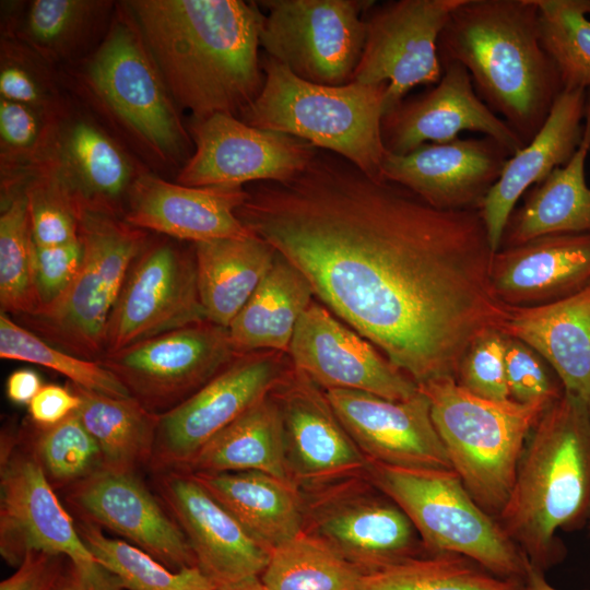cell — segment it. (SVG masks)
<instances>
[{
	"label": "cell",
	"instance_id": "1",
	"mask_svg": "<svg viewBox=\"0 0 590 590\" xmlns=\"http://www.w3.org/2000/svg\"><path fill=\"white\" fill-rule=\"evenodd\" d=\"M236 215L417 386L457 380L470 347L509 318L480 210L434 208L338 154L318 150L294 178L259 184Z\"/></svg>",
	"mask_w": 590,
	"mask_h": 590
},
{
	"label": "cell",
	"instance_id": "2",
	"mask_svg": "<svg viewBox=\"0 0 590 590\" xmlns=\"http://www.w3.org/2000/svg\"><path fill=\"white\" fill-rule=\"evenodd\" d=\"M137 22L177 106L193 119L239 118L264 83L259 58L266 14L241 0H131Z\"/></svg>",
	"mask_w": 590,
	"mask_h": 590
},
{
	"label": "cell",
	"instance_id": "3",
	"mask_svg": "<svg viewBox=\"0 0 590 590\" xmlns=\"http://www.w3.org/2000/svg\"><path fill=\"white\" fill-rule=\"evenodd\" d=\"M441 64L469 72L480 98L528 144L564 90L535 0H463L438 39Z\"/></svg>",
	"mask_w": 590,
	"mask_h": 590
},
{
	"label": "cell",
	"instance_id": "4",
	"mask_svg": "<svg viewBox=\"0 0 590 590\" xmlns=\"http://www.w3.org/2000/svg\"><path fill=\"white\" fill-rule=\"evenodd\" d=\"M590 517V411L565 392L540 416L515 484L496 518L530 564L544 571L560 557L558 530Z\"/></svg>",
	"mask_w": 590,
	"mask_h": 590
},
{
	"label": "cell",
	"instance_id": "5",
	"mask_svg": "<svg viewBox=\"0 0 590 590\" xmlns=\"http://www.w3.org/2000/svg\"><path fill=\"white\" fill-rule=\"evenodd\" d=\"M261 66L266 75L262 90L239 116L241 121L305 140L342 156L366 175L384 179L387 150L381 122L387 83L352 81L328 86L298 78L270 57Z\"/></svg>",
	"mask_w": 590,
	"mask_h": 590
},
{
	"label": "cell",
	"instance_id": "6",
	"mask_svg": "<svg viewBox=\"0 0 590 590\" xmlns=\"http://www.w3.org/2000/svg\"><path fill=\"white\" fill-rule=\"evenodd\" d=\"M452 470L488 515L497 518L512 491L527 439L550 405L479 397L456 379L418 386Z\"/></svg>",
	"mask_w": 590,
	"mask_h": 590
},
{
	"label": "cell",
	"instance_id": "7",
	"mask_svg": "<svg viewBox=\"0 0 590 590\" xmlns=\"http://www.w3.org/2000/svg\"><path fill=\"white\" fill-rule=\"evenodd\" d=\"M367 477L408 516L426 550L460 554L496 576L524 582L529 559L453 470L369 461Z\"/></svg>",
	"mask_w": 590,
	"mask_h": 590
},
{
	"label": "cell",
	"instance_id": "8",
	"mask_svg": "<svg viewBox=\"0 0 590 590\" xmlns=\"http://www.w3.org/2000/svg\"><path fill=\"white\" fill-rule=\"evenodd\" d=\"M79 237L83 259L71 285L52 304L17 318L51 345L97 361L105 354L110 314L148 234L122 217L83 210Z\"/></svg>",
	"mask_w": 590,
	"mask_h": 590
},
{
	"label": "cell",
	"instance_id": "9",
	"mask_svg": "<svg viewBox=\"0 0 590 590\" xmlns=\"http://www.w3.org/2000/svg\"><path fill=\"white\" fill-rule=\"evenodd\" d=\"M123 7L86 60L83 80L137 142L176 164L186 156L189 134L137 22Z\"/></svg>",
	"mask_w": 590,
	"mask_h": 590
},
{
	"label": "cell",
	"instance_id": "10",
	"mask_svg": "<svg viewBox=\"0 0 590 590\" xmlns=\"http://www.w3.org/2000/svg\"><path fill=\"white\" fill-rule=\"evenodd\" d=\"M260 46L298 78L320 85L353 81L374 1L264 0Z\"/></svg>",
	"mask_w": 590,
	"mask_h": 590
},
{
	"label": "cell",
	"instance_id": "11",
	"mask_svg": "<svg viewBox=\"0 0 590 590\" xmlns=\"http://www.w3.org/2000/svg\"><path fill=\"white\" fill-rule=\"evenodd\" d=\"M302 496V532L323 542L362 575L425 548L408 516L367 475Z\"/></svg>",
	"mask_w": 590,
	"mask_h": 590
},
{
	"label": "cell",
	"instance_id": "12",
	"mask_svg": "<svg viewBox=\"0 0 590 590\" xmlns=\"http://www.w3.org/2000/svg\"><path fill=\"white\" fill-rule=\"evenodd\" d=\"M238 355L228 329L201 321L138 342L97 362L130 396L162 414L185 401Z\"/></svg>",
	"mask_w": 590,
	"mask_h": 590
},
{
	"label": "cell",
	"instance_id": "13",
	"mask_svg": "<svg viewBox=\"0 0 590 590\" xmlns=\"http://www.w3.org/2000/svg\"><path fill=\"white\" fill-rule=\"evenodd\" d=\"M205 320L194 250L167 239L148 240L110 314L105 354Z\"/></svg>",
	"mask_w": 590,
	"mask_h": 590
},
{
	"label": "cell",
	"instance_id": "14",
	"mask_svg": "<svg viewBox=\"0 0 590 590\" xmlns=\"http://www.w3.org/2000/svg\"><path fill=\"white\" fill-rule=\"evenodd\" d=\"M291 367L286 353L238 355L185 401L158 415L152 461L160 468L185 470L205 442L270 394Z\"/></svg>",
	"mask_w": 590,
	"mask_h": 590
},
{
	"label": "cell",
	"instance_id": "15",
	"mask_svg": "<svg viewBox=\"0 0 590 590\" xmlns=\"http://www.w3.org/2000/svg\"><path fill=\"white\" fill-rule=\"evenodd\" d=\"M462 1L398 0L369 9L365 46L353 81L387 83L385 115L415 86L440 80L438 39Z\"/></svg>",
	"mask_w": 590,
	"mask_h": 590
},
{
	"label": "cell",
	"instance_id": "16",
	"mask_svg": "<svg viewBox=\"0 0 590 590\" xmlns=\"http://www.w3.org/2000/svg\"><path fill=\"white\" fill-rule=\"evenodd\" d=\"M190 137L196 150L176 178L188 187L285 182L300 174L319 150L299 138L251 127L226 114L193 119Z\"/></svg>",
	"mask_w": 590,
	"mask_h": 590
},
{
	"label": "cell",
	"instance_id": "17",
	"mask_svg": "<svg viewBox=\"0 0 590 590\" xmlns=\"http://www.w3.org/2000/svg\"><path fill=\"white\" fill-rule=\"evenodd\" d=\"M279 404L288 481L302 493L367 475L356 446L326 392L293 365L271 391Z\"/></svg>",
	"mask_w": 590,
	"mask_h": 590
},
{
	"label": "cell",
	"instance_id": "18",
	"mask_svg": "<svg viewBox=\"0 0 590 590\" xmlns=\"http://www.w3.org/2000/svg\"><path fill=\"white\" fill-rule=\"evenodd\" d=\"M140 174L130 156L99 125L68 109L56 122L42 157L26 178L42 176L54 181L81 212L123 219L129 192Z\"/></svg>",
	"mask_w": 590,
	"mask_h": 590
},
{
	"label": "cell",
	"instance_id": "19",
	"mask_svg": "<svg viewBox=\"0 0 590 590\" xmlns=\"http://www.w3.org/2000/svg\"><path fill=\"white\" fill-rule=\"evenodd\" d=\"M31 551L62 555L71 563L96 562L66 511L35 452H14L2 440L0 553L17 567Z\"/></svg>",
	"mask_w": 590,
	"mask_h": 590
},
{
	"label": "cell",
	"instance_id": "20",
	"mask_svg": "<svg viewBox=\"0 0 590 590\" xmlns=\"http://www.w3.org/2000/svg\"><path fill=\"white\" fill-rule=\"evenodd\" d=\"M287 355L323 390H359L396 401L418 391L369 341L314 300L295 328Z\"/></svg>",
	"mask_w": 590,
	"mask_h": 590
},
{
	"label": "cell",
	"instance_id": "21",
	"mask_svg": "<svg viewBox=\"0 0 590 590\" xmlns=\"http://www.w3.org/2000/svg\"><path fill=\"white\" fill-rule=\"evenodd\" d=\"M335 414L371 462L404 468L452 470L420 390L405 400H390L352 389L324 390Z\"/></svg>",
	"mask_w": 590,
	"mask_h": 590
},
{
	"label": "cell",
	"instance_id": "22",
	"mask_svg": "<svg viewBox=\"0 0 590 590\" xmlns=\"http://www.w3.org/2000/svg\"><path fill=\"white\" fill-rule=\"evenodd\" d=\"M463 131L491 137L511 155L524 144L510 127L480 98L468 70L460 63L442 64V75L434 87L402 101L381 122L387 152L403 155L426 143L459 138Z\"/></svg>",
	"mask_w": 590,
	"mask_h": 590
},
{
	"label": "cell",
	"instance_id": "23",
	"mask_svg": "<svg viewBox=\"0 0 590 590\" xmlns=\"http://www.w3.org/2000/svg\"><path fill=\"white\" fill-rule=\"evenodd\" d=\"M511 153L491 137L426 143L403 155L387 152L384 179L440 210H480Z\"/></svg>",
	"mask_w": 590,
	"mask_h": 590
},
{
	"label": "cell",
	"instance_id": "24",
	"mask_svg": "<svg viewBox=\"0 0 590 590\" xmlns=\"http://www.w3.org/2000/svg\"><path fill=\"white\" fill-rule=\"evenodd\" d=\"M162 488L197 567L214 588L261 575L271 551L255 540L190 472L173 470L163 477Z\"/></svg>",
	"mask_w": 590,
	"mask_h": 590
},
{
	"label": "cell",
	"instance_id": "25",
	"mask_svg": "<svg viewBox=\"0 0 590 590\" xmlns=\"http://www.w3.org/2000/svg\"><path fill=\"white\" fill-rule=\"evenodd\" d=\"M70 499L87 520L128 539L172 570L197 567L190 544L132 472L101 468L73 485Z\"/></svg>",
	"mask_w": 590,
	"mask_h": 590
},
{
	"label": "cell",
	"instance_id": "26",
	"mask_svg": "<svg viewBox=\"0 0 590 590\" xmlns=\"http://www.w3.org/2000/svg\"><path fill=\"white\" fill-rule=\"evenodd\" d=\"M248 197L243 186L188 187L142 173L129 192L123 220L192 243L246 237L252 233L236 211Z\"/></svg>",
	"mask_w": 590,
	"mask_h": 590
},
{
	"label": "cell",
	"instance_id": "27",
	"mask_svg": "<svg viewBox=\"0 0 590 590\" xmlns=\"http://www.w3.org/2000/svg\"><path fill=\"white\" fill-rule=\"evenodd\" d=\"M588 91H562L541 129L507 160L499 178L485 196L480 213L494 253L500 248L506 224L523 193L566 164L578 149Z\"/></svg>",
	"mask_w": 590,
	"mask_h": 590
},
{
	"label": "cell",
	"instance_id": "28",
	"mask_svg": "<svg viewBox=\"0 0 590 590\" xmlns=\"http://www.w3.org/2000/svg\"><path fill=\"white\" fill-rule=\"evenodd\" d=\"M491 281L508 306L530 307L570 296L590 284V232L545 235L503 247Z\"/></svg>",
	"mask_w": 590,
	"mask_h": 590
},
{
	"label": "cell",
	"instance_id": "29",
	"mask_svg": "<svg viewBox=\"0 0 590 590\" xmlns=\"http://www.w3.org/2000/svg\"><path fill=\"white\" fill-rule=\"evenodd\" d=\"M503 333L518 339L551 366L564 391L590 411V284L562 299L510 306Z\"/></svg>",
	"mask_w": 590,
	"mask_h": 590
},
{
	"label": "cell",
	"instance_id": "30",
	"mask_svg": "<svg viewBox=\"0 0 590 590\" xmlns=\"http://www.w3.org/2000/svg\"><path fill=\"white\" fill-rule=\"evenodd\" d=\"M589 152L590 90L578 149L566 164L529 189L522 205L509 216L500 248L545 235L590 232V187L586 180Z\"/></svg>",
	"mask_w": 590,
	"mask_h": 590
},
{
	"label": "cell",
	"instance_id": "31",
	"mask_svg": "<svg viewBox=\"0 0 590 590\" xmlns=\"http://www.w3.org/2000/svg\"><path fill=\"white\" fill-rule=\"evenodd\" d=\"M191 474L268 550L302 532L303 496L291 483L260 471Z\"/></svg>",
	"mask_w": 590,
	"mask_h": 590
},
{
	"label": "cell",
	"instance_id": "32",
	"mask_svg": "<svg viewBox=\"0 0 590 590\" xmlns=\"http://www.w3.org/2000/svg\"><path fill=\"white\" fill-rule=\"evenodd\" d=\"M193 250L205 319L228 328L271 269L276 250L255 234L193 243Z\"/></svg>",
	"mask_w": 590,
	"mask_h": 590
},
{
	"label": "cell",
	"instance_id": "33",
	"mask_svg": "<svg viewBox=\"0 0 590 590\" xmlns=\"http://www.w3.org/2000/svg\"><path fill=\"white\" fill-rule=\"evenodd\" d=\"M312 296L305 274L276 251L271 269L227 328L236 354H287L295 328Z\"/></svg>",
	"mask_w": 590,
	"mask_h": 590
},
{
	"label": "cell",
	"instance_id": "34",
	"mask_svg": "<svg viewBox=\"0 0 590 590\" xmlns=\"http://www.w3.org/2000/svg\"><path fill=\"white\" fill-rule=\"evenodd\" d=\"M184 471H260L291 483L285 468L282 415L272 394L214 435Z\"/></svg>",
	"mask_w": 590,
	"mask_h": 590
},
{
	"label": "cell",
	"instance_id": "35",
	"mask_svg": "<svg viewBox=\"0 0 590 590\" xmlns=\"http://www.w3.org/2000/svg\"><path fill=\"white\" fill-rule=\"evenodd\" d=\"M80 398L76 410L101 450L103 467L132 472L152 460L158 415L133 397L117 398L69 382Z\"/></svg>",
	"mask_w": 590,
	"mask_h": 590
},
{
	"label": "cell",
	"instance_id": "36",
	"mask_svg": "<svg viewBox=\"0 0 590 590\" xmlns=\"http://www.w3.org/2000/svg\"><path fill=\"white\" fill-rule=\"evenodd\" d=\"M111 1L33 0L14 20L11 36L47 63L73 59L109 16Z\"/></svg>",
	"mask_w": 590,
	"mask_h": 590
},
{
	"label": "cell",
	"instance_id": "37",
	"mask_svg": "<svg viewBox=\"0 0 590 590\" xmlns=\"http://www.w3.org/2000/svg\"><path fill=\"white\" fill-rule=\"evenodd\" d=\"M356 590H524V582L496 576L463 555L424 548L363 575Z\"/></svg>",
	"mask_w": 590,
	"mask_h": 590
},
{
	"label": "cell",
	"instance_id": "38",
	"mask_svg": "<svg viewBox=\"0 0 590 590\" xmlns=\"http://www.w3.org/2000/svg\"><path fill=\"white\" fill-rule=\"evenodd\" d=\"M363 575L323 542L300 532L270 553L266 590H356Z\"/></svg>",
	"mask_w": 590,
	"mask_h": 590
},
{
	"label": "cell",
	"instance_id": "39",
	"mask_svg": "<svg viewBox=\"0 0 590 590\" xmlns=\"http://www.w3.org/2000/svg\"><path fill=\"white\" fill-rule=\"evenodd\" d=\"M33 235L23 185L1 190L0 305L16 317L38 308L33 279Z\"/></svg>",
	"mask_w": 590,
	"mask_h": 590
},
{
	"label": "cell",
	"instance_id": "40",
	"mask_svg": "<svg viewBox=\"0 0 590 590\" xmlns=\"http://www.w3.org/2000/svg\"><path fill=\"white\" fill-rule=\"evenodd\" d=\"M76 529L95 560L110 571L125 590H214L198 567L172 570L135 545L108 538L87 519Z\"/></svg>",
	"mask_w": 590,
	"mask_h": 590
},
{
	"label": "cell",
	"instance_id": "41",
	"mask_svg": "<svg viewBox=\"0 0 590 590\" xmlns=\"http://www.w3.org/2000/svg\"><path fill=\"white\" fill-rule=\"evenodd\" d=\"M544 49L564 88L590 90V0H535Z\"/></svg>",
	"mask_w": 590,
	"mask_h": 590
},
{
	"label": "cell",
	"instance_id": "42",
	"mask_svg": "<svg viewBox=\"0 0 590 590\" xmlns=\"http://www.w3.org/2000/svg\"><path fill=\"white\" fill-rule=\"evenodd\" d=\"M0 357L44 366L90 391L117 398L131 397L120 380L97 361L79 357L51 345L2 311Z\"/></svg>",
	"mask_w": 590,
	"mask_h": 590
},
{
	"label": "cell",
	"instance_id": "43",
	"mask_svg": "<svg viewBox=\"0 0 590 590\" xmlns=\"http://www.w3.org/2000/svg\"><path fill=\"white\" fill-rule=\"evenodd\" d=\"M34 425L33 451L50 483L75 484L103 468L98 445L76 411L55 425Z\"/></svg>",
	"mask_w": 590,
	"mask_h": 590
},
{
	"label": "cell",
	"instance_id": "44",
	"mask_svg": "<svg viewBox=\"0 0 590 590\" xmlns=\"http://www.w3.org/2000/svg\"><path fill=\"white\" fill-rule=\"evenodd\" d=\"M60 117L0 98L1 189L24 181L42 157Z\"/></svg>",
	"mask_w": 590,
	"mask_h": 590
},
{
	"label": "cell",
	"instance_id": "45",
	"mask_svg": "<svg viewBox=\"0 0 590 590\" xmlns=\"http://www.w3.org/2000/svg\"><path fill=\"white\" fill-rule=\"evenodd\" d=\"M44 59L15 38L1 39V98L60 117L69 109Z\"/></svg>",
	"mask_w": 590,
	"mask_h": 590
},
{
	"label": "cell",
	"instance_id": "46",
	"mask_svg": "<svg viewBox=\"0 0 590 590\" xmlns=\"http://www.w3.org/2000/svg\"><path fill=\"white\" fill-rule=\"evenodd\" d=\"M22 185L36 245L58 246L80 240L81 211L58 185L42 176L27 177Z\"/></svg>",
	"mask_w": 590,
	"mask_h": 590
},
{
	"label": "cell",
	"instance_id": "47",
	"mask_svg": "<svg viewBox=\"0 0 590 590\" xmlns=\"http://www.w3.org/2000/svg\"><path fill=\"white\" fill-rule=\"evenodd\" d=\"M506 341L507 337L500 331L479 339L462 359L456 381L485 399H510L505 366Z\"/></svg>",
	"mask_w": 590,
	"mask_h": 590
},
{
	"label": "cell",
	"instance_id": "48",
	"mask_svg": "<svg viewBox=\"0 0 590 590\" xmlns=\"http://www.w3.org/2000/svg\"><path fill=\"white\" fill-rule=\"evenodd\" d=\"M545 363L530 346L507 337L505 366L510 399L550 405L560 398L564 388L553 379Z\"/></svg>",
	"mask_w": 590,
	"mask_h": 590
},
{
	"label": "cell",
	"instance_id": "49",
	"mask_svg": "<svg viewBox=\"0 0 590 590\" xmlns=\"http://www.w3.org/2000/svg\"><path fill=\"white\" fill-rule=\"evenodd\" d=\"M82 259L80 240L58 246H39L34 243L33 279L37 310L52 304L67 291L79 272Z\"/></svg>",
	"mask_w": 590,
	"mask_h": 590
},
{
	"label": "cell",
	"instance_id": "50",
	"mask_svg": "<svg viewBox=\"0 0 590 590\" xmlns=\"http://www.w3.org/2000/svg\"><path fill=\"white\" fill-rule=\"evenodd\" d=\"M64 556L28 552L16 570L0 582V590H62L68 565Z\"/></svg>",
	"mask_w": 590,
	"mask_h": 590
},
{
	"label": "cell",
	"instance_id": "51",
	"mask_svg": "<svg viewBox=\"0 0 590 590\" xmlns=\"http://www.w3.org/2000/svg\"><path fill=\"white\" fill-rule=\"evenodd\" d=\"M80 406V398L70 387L44 385L28 404L31 422L51 426L68 417Z\"/></svg>",
	"mask_w": 590,
	"mask_h": 590
},
{
	"label": "cell",
	"instance_id": "52",
	"mask_svg": "<svg viewBox=\"0 0 590 590\" xmlns=\"http://www.w3.org/2000/svg\"><path fill=\"white\" fill-rule=\"evenodd\" d=\"M62 590H125L118 579L97 562L69 560Z\"/></svg>",
	"mask_w": 590,
	"mask_h": 590
},
{
	"label": "cell",
	"instance_id": "53",
	"mask_svg": "<svg viewBox=\"0 0 590 590\" xmlns=\"http://www.w3.org/2000/svg\"><path fill=\"white\" fill-rule=\"evenodd\" d=\"M40 376L33 369L22 368L10 374L5 382V393L16 404H30L43 387Z\"/></svg>",
	"mask_w": 590,
	"mask_h": 590
},
{
	"label": "cell",
	"instance_id": "54",
	"mask_svg": "<svg viewBox=\"0 0 590 590\" xmlns=\"http://www.w3.org/2000/svg\"><path fill=\"white\" fill-rule=\"evenodd\" d=\"M524 590H558L547 582L544 571L530 566L526 580Z\"/></svg>",
	"mask_w": 590,
	"mask_h": 590
},
{
	"label": "cell",
	"instance_id": "55",
	"mask_svg": "<svg viewBox=\"0 0 590 590\" xmlns=\"http://www.w3.org/2000/svg\"><path fill=\"white\" fill-rule=\"evenodd\" d=\"M214 590H266L259 577L249 578L237 583L214 588Z\"/></svg>",
	"mask_w": 590,
	"mask_h": 590
}]
</instances>
